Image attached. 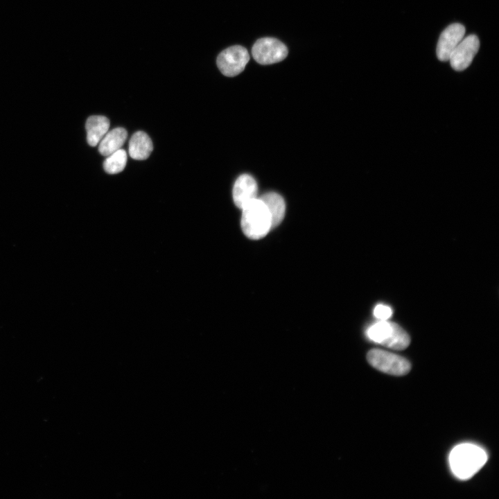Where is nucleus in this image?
<instances>
[{
  "label": "nucleus",
  "mask_w": 499,
  "mask_h": 499,
  "mask_svg": "<svg viewBox=\"0 0 499 499\" xmlns=\"http://www.w3.org/2000/svg\"><path fill=\"white\" fill-rule=\"evenodd\" d=\"M374 316L380 320H387L392 315V308L384 304H378L374 309Z\"/></svg>",
  "instance_id": "2eb2a0df"
},
{
  "label": "nucleus",
  "mask_w": 499,
  "mask_h": 499,
  "mask_svg": "<svg viewBox=\"0 0 499 499\" xmlns=\"http://www.w3.org/2000/svg\"><path fill=\"white\" fill-rule=\"evenodd\" d=\"M367 359L375 369L391 375H405L411 369V364L406 358L382 349L370 350Z\"/></svg>",
  "instance_id": "20e7f679"
},
{
  "label": "nucleus",
  "mask_w": 499,
  "mask_h": 499,
  "mask_svg": "<svg viewBox=\"0 0 499 499\" xmlns=\"http://www.w3.org/2000/svg\"><path fill=\"white\" fill-rule=\"evenodd\" d=\"M259 198L265 204L270 214L272 228L278 226L285 216L286 204L283 198L274 192L266 193Z\"/></svg>",
  "instance_id": "ddd939ff"
},
{
  "label": "nucleus",
  "mask_w": 499,
  "mask_h": 499,
  "mask_svg": "<svg viewBox=\"0 0 499 499\" xmlns=\"http://www.w3.org/2000/svg\"><path fill=\"white\" fill-rule=\"evenodd\" d=\"M252 54L258 63L263 65L271 64L284 60L288 55V49L277 39L263 37L254 43Z\"/></svg>",
  "instance_id": "39448f33"
},
{
  "label": "nucleus",
  "mask_w": 499,
  "mask_h": 499,
  "mask_svg": "<svg viewBox=\"0 0 499 499\" xmlns=\"http://www.w3.org/2000/svg\"><path fill=\"white\" fill-rule=\"evenodd\" d=\"M250 60L247 50L235 45L222 51L217 58V65L225 76L233 77L240 73Z\"/></svg>",
  "instance_id": "423d86ee"
},
{
  "label": "nucleus",
  "mask_w": 499,
  "mask_h": 499,
  "mask_svg": "<svg viewBox=\"0 0 499 499\" xmlns=\"http://www.w3.org/2000/svg\"><path fill=\"white\" fill-rule=\"evenodd\" d=\"M366 334L374 342L395 350L405 349L410 342L409 335L403 328L387 320L373 324L367 329Z\"/></svg>",
  "instance_id": "7ed1b4c3"
},
{
  "label": "nucleus",
  "mask_w": 499,
  "mask_h": 499,
  "mask_svg": "<svg viewBox=\"0 0 499 499\" xmlns=\"http://www.w3.org/2000/svg\"><path fill=\"white\" fill-rule=\"evenodd\" d=\"M110 121L104 116H91L85 123L87 141L91 146H96L108 132Z\"/></svg>",
  "instance_id": "9d476101"
},
{
  "label": "nucleus",
  "mask_w": 499,
  "mask_h": 499,
  "mask_svg": "<svg viewBox=\"0 0 499 499\" xmlns=\"http://www.w3.org/2000/svg\"><path fill=\"white\" fill-rule=\"evenodd\" d=\"M240 225L244 234L251 239L262 238L272 229L270 214L259 198L242 209Z\"/></svg>",
  "instance_id": "f03ea898"
},
{
  "label": "nucleus",
  "mask_w": 499,
  "mask_h": 499,
  "mask_svg": "<svg viewBox=\"0 0 499 499\" xmlns=\"http://www.w3.org/2000/svg\"><path fill=\"white\" fill-rule=\"evenodd\" d=\"M127 137V131L123 128H116L108 131L98 143L99 152L107 157L121 149Z\"/></svg>",
  "instance_id": "f8f14e48"
},
{
  "label": "nucleus",
  "mask_w": 499,
  "mask_h": 499,
  "mask_svg": "<svg viewBox=\"0 0 499 499\" xmlns=\"http://www.w3.org/2000/svg\"><path fill=\"white\" fill-rule=\"evenodd\" d=\"M480 48V41L475 35L463 38L450 55L452 68L456 71L466 69L472 62Z\"/></svg>",
  "instance_id": "6e6552de"
},
{
  "label": "nucleus",
  "mask_w": 499,
  "mask_h": 499,
  "mask_svg": "<svg viewBox=\"0 0 499 499\" xmlns=\"http://www.w3.org/2000/svg\"><path fill=\"white\" fill-rule=\"evenodd\" d=\"M126 163L127 152L121 148L107 156L103 162V168L109 174H116L124 169Z\"/></svg>",
  "instance_id": "4468645a"
},
{
  "label": "nucleus",
  "mask_w": 499,
  "mask_h": 499,
  "mask_svg": "<svg viewBox=\"0 0 499 499\" xmlns=\"http://www.w3.org/2000/svg\"><path fill=\"white\" fill-rule=\"evenodd\" d=\"M232 193L234 204L242 209L247 203L257 198L256 182L252 176L243 174L236 179Z\"/></svg>",
  "instance_id": "1a4fd4ad"
},
{
  "label": "nucleus",
  "mask_w": 499,
  "mask_h": 499,
  "mask_svg": "<svg viewBox=\"0 0 499 499\" xmlns=\"http://www.w3.org/2000/svg\"><path fill=\"white\" fill-rule=\"evenodd\" d=\"M452 473L460 480H468L478 473L487 461V454L481 447L469 443L457 445L449 455Z\"/></svg>",
  "instance_id": "f257e3e1"
},
{
  "label": "nucleus",
  "mask_w": 499,
  "mask_h": 499,
  "mask_svg": "<svg viewBox=\"0 0 499 499\" xmlns=\"http://www.w3.org/2000/svg\"><path fill=\"white\" fill-rule=\"evenodd\" d=\"M152 148V142L150 138L143 131L136 132L129 141V155L136 160L146 159L150 156Z\"/></svg>",
  "instance_id": "9b49d317"
},
{
  "label": "nucleus",
  "mask_w": 499,
  "mask_h": 499,
  "mask_svg": "<svg viewBox=\"0 0 499 499\" xmlns=\"http://www.w3.org/2000/svg\"><path fill=\"white\" fill-rule=\"evenodd\" d=\"M465 27L459 23L452 24L441 33L436 49L440 61H448L451 54L464 38Z\"/></svg>",
  "instance_id": "0eeeda50"
}]
</instances>
